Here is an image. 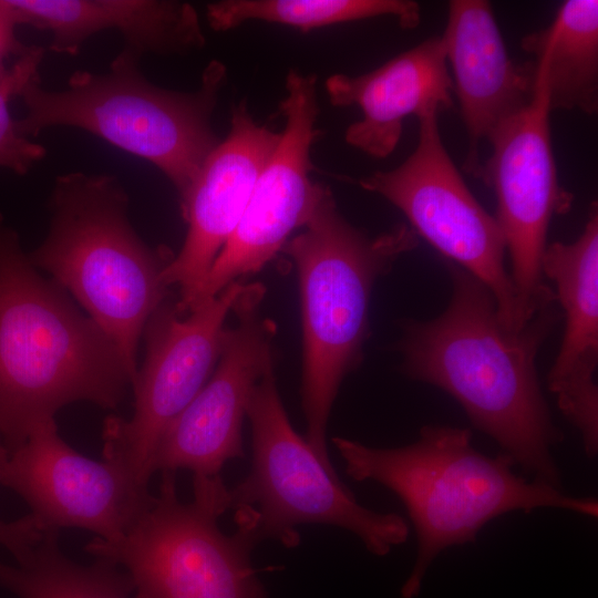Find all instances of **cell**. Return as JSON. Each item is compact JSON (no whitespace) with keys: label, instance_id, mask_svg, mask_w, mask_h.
Listing matches in <instances>:
<instances>
[{"label":"cell","instance_id":"cb8c5ba5","mask_svg":"<svg viewBox=\"0 0 598 598\" xmlns=\"http://www.w3.org/2000/svg\"><path fill=\"white\" fill-rule=\"evenodd\" d=\"M9 457V451L0 436V467ZM43 533L35 519L28 514L13 522L0 519V545L6 547L17 561L22 560L40 543Z\"/></svg>","mask_w":598,"mask_h":598},{"label":"cell","instance_id":"30bf717a","mask_svg":"<svg viewBox=\"0 0 598 598\" xmlns=\"http://www.w3.org/2000/svg\"><path fill=\"white\" fill-rule=\"evenodd\" d=\"M247 285L231 282L187 313L166 299L145 324V358L131 385L133 414L109 416L103 427V458L123 467L140 486L148 488L162 435L212 375L226 320Z\"/></svg>","mask_w":598,"mask_h":598},{"label":"cell","instance_id":"7c38bea8","mask_svg":"<svg viewBox=\"0 0 598 598\" xmlns=\"http://www.w3.org/2000/svg\"><path fill=\"white\" fill-rule=\"evenodd\" d=\"M549 100L536 74L530 103L491 136L492 155L482 178L495 192V216L511 259V278L522 315L529 321L556 295L544 281L542 258L554 215L568 212L573 196L558 183L550 136Z\"/></svg>","mask_w":598,"mask_h":598},{"label":"cell","instance_id":"8fae6325","mask_svg":"<svg viewBox=\"0 0 598 598\" xmlns=\"http://www.w3.org/2000/svg\"><path fill=\"white\" fill-rule=\"evenodd\" d=\"M280 103L285 127L260 172L243 217L193 297L187 312L258 272L313 215L326 186L313 183L311 150L320 136L317 76L289 70Z\"/></svg>","mask_w":598,"mask_h":598},{"label":"cell","instance_id":"d6986e66","mask_svg":"<svg viewBox=\"0 0 598 598\" xmlns=\"http://www.w3.org/2000/svg\"><path fill=\"white\" fill-rule=\"evenodd\" d=\"M17 24L51 33L49 49L75 55L92 35L116 30L138 53L184 55L206 38L196 9L174 0H6Z\"/></svg>","mask_w":598,"mask_h":598},{"label":"cell","instance_id":"7a4b0ae2","mask_svg":"<svg viewBox=\"0 0 598 598\" xmlns=\"http://www.w3.org/2000/svg\"><path fill=\"white\" fill-rule=\"evenodd\" d=\"M131 383L112 340L37 271L0 215V436L9 453L70 403L115 409Z\"/></svg>","mask_w":598,"mask_h":598},{"label":"cell","instance_id":"52a82bcc","mask_svg":"<svg viewBox=\"0 0 598 598\" xmlns=\"http://www.w3.org/2000/svg\"><path fill=\"white\" fill-rule=\"evenodd\" d=\"M246 417L251 429L250 467L228 493L237 529L258 544L270 539L295 548L301 539L299 526L328 525L350 532L379 557L408 540L404 517L361 505L337 471L296 432L274 369L256 385Z\"/></svg>","mask_w":598,"mask_h":598},{"label":"cell","instance_id":"4fadbf2b","mask_svg":"<svg viewBox=\"0 0 598 598\" xmlns=\"http://www.w3.org/2000/svg\"><path fill=\"white\" fill-rule=\"evenodd\" d=\"M264 291L259 283L247 285L212 375L162 435L152 474L187 470L193 477H215L226 463L245 457L247 408L258 382L274 369L276 324L261 316Z\"/></svg>","mask_w":598,"mask_h":598},{"label":"cell","instance_id":"2e32d148","mask_svg":"<svg viewBox=\"0 0 598 598\" xmlns=\"http://www.w3.org/2000/svg\"><path fill=\"white\" fill-rule=\"evenodd\" d=\"M543 275L556 286L565 331L547 375L563 415L578 430L589 458L598 453V209L592 203L580 236L546 246Z\"/></svg>","mask_w":598,"mask_h":598},{"label":"cell","instance_id":"ac0fdd59","mask_svg":"<svg viewBox=\"0 0 598 598\" xmlns=\"http://www.w3.org/2000/svg\"><path fill=\"white\" fill-rule=\"evenodd\" d=\"M324 87L332 105L361 110L362 117L348 126L344 140L374 158H385L395 150L408 116L453 105L441 37L425 39L370 72L332 74Z\"/></svg>","mask_w":598,"mask_h":598},{"label":"cell","instance_id":"ffe728a7","mask_svg":"<svg viewBox=\"0 0 598 598\" xmlns=\"http://www.w3.org/2000/svg\"><path fill=\"white\" fill-rule=\"evenodd\" d=\"M522 49L534 56L550 111H598V1L568 0L545 29L525 35Z\"/></svg>","mask_w":598,"mask_h":598},{"label":"cell","instance_id":"3957f363","mask_svg":"<svg viewBox=\"0 0 598 598\" xmlns=\"http://www.w3.org/2000/svg\"><path fill=\"white\" fill-rule=\"evenodd\" d=\"M332 443L352 480L384 486L406 508L417 549L401 598L419 595L440 553L474 542L480 530L501 515L550 507L598 516L596 497L575 496L517 475L506 454L489 456L476 450L468 429L424 425L416 441L399 447H375L340 436Z\"/></svg>","mask_w":598,"mask_h":598},{"label":"cell","instance_id":"d4e9b609","mask_svg":"<svg viewBox=\"0 0 598 598\" xmlns=\"http://www.w3.org/2000/svg\"><path fill=\"white\" fill-rule=\"evenodd\" d=\"M17 25L6 0H0V66L8 58H17L27 49L16 37Z\"/></svg>","mask_w":598,"mask_h":598},{"label":"cell","instance_id":"44dd1931","mask_svg":"<svg viewBox=\"0 0 598 598\" xmlns=\"http://www.w3.org/2000/svg\"><path fill=\"white\" fill-rule=\"evenodd\" d=\"M17 566L0 561V585L19 598H130L133 582L117 566L96 558L80 565L59 546V532L40 543Z\"/></svg>","mask_w":598,"mask_h":598},{"label":"cell","instance_id":"277c9868","mask_svg":"<svg viewBox=\"0 0 598 598\" xmlns=\"http://www.w3.org/2000/svg\"><path fill=\"white\" fill-rule=\"evenodd\" d=\"M49 208L48 235L28 257L112 340L133 383L145 324L168 299L164 272L174 255L166 247H148L135 233L128 196L113 176L60 175Z\"/></svg>","mask_w":598,"mask_h":598},{"label":"cell","instance_id":"9c48e42d","mask_svg":"<svg viewBox=\"0 0 598 598\" xmlns=\"http://www.w3.org/2000/svg\"><path fill=\"white\" fill-rule=\"evenodd\" d=\"M439 112L430 107L417 116V144L402 164L374 172L358 184L394 205L416 236L483 282L495 298L504 326L520 330L528 321L505 267L504 234L496 218L473 196L447 153Z\"/></svg>","mask_w":598,"mask_h":598},{"label":"cell","instance_id":"6da1fadb","mask_svg":"<svg viewBox=\"0 0 598 598\" xmlns=\"http://www.w3.org/2000/svg\"><path fill=\"white\" fill-rule=\"evenodd\" d=\"M452 295L445 310L403 326L402 371L436 386L463 408L472 424L526 475L561 487L553 447L563 441L536 371L537 353L563 313L555 302L520 329H507L488 288L445 261Z\"/></svg>","mask_w":598,"mask_h":598},{"label":"cell","instance_id":"5b68a950","mask_svg":"<svg viewBox=\"0 0 598 598\" xmlns=\"http://www.w3.org/2000/svg\"><path fill=\"white\" fill-rule=\"evenodd\" d=\"M416 246L415 231L403 223L377 236L352 226L326 187L303 230L282 248L300 288L305 439L330 468L328 421L343 379L362 360L372 287Z\"/></svg>","mask_w":598,"mask_h":598},{"label":"cell","instance_id":"8992f818","mask_svg":"<svg viewBox=\"0 0 598 598\" xmlns=\"http://www.w3.org/2000/svg\"><path fill=\"white\" fill-rule=\"evenodd\" d=\"M140 58L124 47L107 72L76 71L59 91L43 89L40 80L32 82L20 95L27 113L17 124L29 138L54 126L91 133L150 162L182 198L220 141L212 117L227 68L212 60L198 87L179 92L150 82L138 68Z\"/></svg>","mask_w":598,"mask_h":598},{"label":"cell","instance_id":"603a6c76","mask_svg":"<svg viewBox=\"0 0 598 598\" xmlns=\"http://www.w3.org/2000/svg\"><path fill=\"white\" fill-rule=\"evenodd\" d=\"M43 56V48L27 47L10 66H0V167L20 175L41 161L47 151L40 143L21 134L17 120L10 114L9 103L20 96L29 84L40 80L39 69Z\"/></svg>","mask_w":598,"mask_h":598},{"label":"cell","instance_id":"e0dca14e","mask_svg":"<svg viewBox=\"0 0 598 598\" xmlns=\"http://www.w3.org/2000/svg\"><path fill=\"white\" fill-rule=\"evenodd\" d=\"M441 38L470 141L464 168L480 177L478 145L530 103L535 66L509 58L488 1H450Z\"/></svg>","mask_w":598,"mask_h":598},{"label":"cell","instance_id":"9a60e30c","mask_svg":"<svg viewBox=\"0 0 598 598\" xmlns=\"http://www.w3.org/2000/svg\"><path fill=\"white\" fill-rule=\"evenodd\" d=\"M279 138L280 132L258 124L247 102L240 101L231 112L227 136L208 154L179 198L187 233L164 272L165 283L179 290L175 301L179 313L187 312L212 265L235 233Z\"/></svg>","mask_w":598,"mask_h":598},{"label":"cell","instance_id":"5bb4252c","mask_svg":"<svg viewBox=\"0 0 598 598\" xmlns=\"http://www.w3.org/2000/svg\"><path fill=\"white\" fill-rule=\"evenodd\" d=\"M0 484L28 503L42 533L78 527L107 542L122 537L154 496L117 464L72 448L54 419L9 453Z\"/></svg>","mask_w":598,"mask_h":598},{"label":"cell","instance_id":"7402d4cb","mask_svg":"<svg viewBox=\"0 0 598 598\" xmlns=\"http://www.w3.org/2000/svg\"><path fill=\"white\" fill-rule=\"evenodd\" d=\"M377 17H392L401 28L419 25L421 10L412 0H220L207 4L209 27L224 32L249 21L310 31Z\"/></svg>","mask_w":598,"mask_h":598},{"label":"cell","instance_id":"ba28073f","mask_svg":"<svg viewBox=\"0 0 598 598\" xmlns=\"http://www.w3.org/2000/svg\"><path fill=\"white\" fill-rule=\"evenodd\" d=\"M161 474L158 494L125 534L96 537L85 550L123 567L134 598H267L251 564L256 539L218 526L229 508L221 476L194 477L193 499L182 502L176 473Z\"/></svg>","mask_w":598,"mask_h":598}]
</instances>
